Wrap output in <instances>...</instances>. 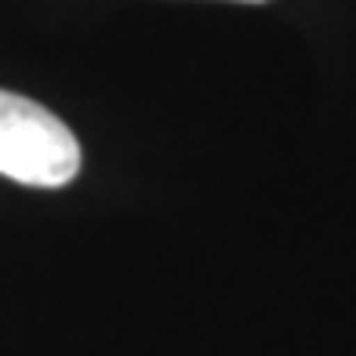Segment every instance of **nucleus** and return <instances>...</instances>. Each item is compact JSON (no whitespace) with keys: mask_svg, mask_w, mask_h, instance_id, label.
Masks as SVG:
<instances>
[{"mask_svg":"<svg viewBox=\"0 0 356 356\" xmlns=\"http://www.w3.org/2000/svg\"><path fill=\"white\" fill-rule=\"evenodd\" d=\"M80 171V142L51 109L0 91V175L22 186L58 189Z\"/></svg>","mask_w":356,"mask_h":356,"instance_id":"f257e3e1","label":"nucleus"},{"mask_svg":"<svg viewBox=\"0 0 356 356\" xmlns=\"http://www.w3.org/2000/svg\"><path fill=\"white\" fill-rule=\"evenodd\" d=\"M248 4H262V0H248Z\"/></svg>","mask_w":356,"mask_h":356,"instance_id":"f03ea898","label":"nucleus"}]
</instances>
